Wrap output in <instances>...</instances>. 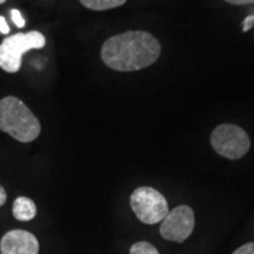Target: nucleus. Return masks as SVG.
Segmentation results:
<instances>
[{
	"instance_id": "4468645a",
	"label": "nucleus",
	"mask_w": 254,
	"mask_h": 254,
	"mask_svg": "<svg viewBox=\"0 0 254 254\" xmlns=\"http://www.w3.org/2000/svg\"><path fill=\"white\" fill-rule=\"evenodd\" d=\"M9 31H11V28H9L6 19L2 15H0V33L8 34Z\"/></svg>"
},
{
	"instance_id": "7ed1b4c3",
	"label": "nucleus",
	"mask_w": 254,
	"mask_h": 254,
	"mask_svg": "<svg viewBox=\"0 0 254 254\" xmlns=\"http://www.w3.org/2000/svg\"><path fill=\"white\" fill-rule=\"evenodd\" d=\"M46 45V38L38 31L15 33L6 37L0 44V68L17 73L21 68V58L30 50H40Z\"/></svg>"
},
{
	"instance_id": "f8f14e48",
	"label": "nucleus",
	"mask_w": 254,
	"mask_h": 254,
	"mask_svg": "<svg viewBox=\"0 0 254 254\" xmlns=\"http://www.w3.org/2000/svg\"><path fill=\"white\" fill-rule=\"evenodd\" d=\"M233 254H254V243L245 244L240 249H238Z\"/></svg>"
},
{
	"instance_id": "9b49d317",
	"label": "nucleus",
	"mask_w": 254,
	"mask_h": 254,
	"mask_svg": "<svg viewBox=\"0 0 254 254\" xmlns=\"http://www.w3.org/2000/svg\"><path fill=\"white\" fill-rule=\"evenodd\" d=\"M11 18H12V21H13L15 26L19 27V28L25 27V24H26V21H25V19H24L23 15H21L19 9H17V8L11 9Z\"/></svg>"
},
{
	"instance_id": "ddd939ff",
	"label": "nucleus",
	"mask_w": 254,
	"mask_h": 254,
	"mask_svg": "<svg viewBox=\"0 0 254 254\" xmlns=\"http://www.w3.org/2000/svg\"><path fill=\"white\" fill-rule=\"evenodd\" d=\"M254 25V15H249L243 21V32L250 31Z\"/></svg>"
},
{
	"instance_id": "2eb2a0df",
	"label": "nucleus",
	"mask_w": 254,
	"mask_h": 254,
	"mask_svg": "<svg viewBox=\"0 0 254 254\" xmlns=\"http://www.w3.org/2000/svg\"><path fill=\"white\" fill-rule=\"evenodd\" d=\"M228 4L232 5H250L254 4V0H225Z\"/></svg>"
},
{
	"instance_id": "0eeeda50",
	"label": "nucleus",
	"mask_w": 254,
	"mask_h": 254,
	"mask_svg": "<svg viewBox=\"0 0 254 254\" xmlns=\"http://www.w3.org/2000/svg\"><path fill=\"white\" fill-rule=\"evenodd\" d=\"M39 241L34 234L24 230H12L0 240L1 254H38Z\"/></svg>"
},
{
	"instance_id": "dca6fc26",
	"label": "nucleus",
	"mask_w": 254,
	"mask_h": 254,
	"mask_svg": "<svg viewBox=\"0 0 254 254\" xmlns=\"http://www.w3.org/2000/svg\"><path fill=\"white\" fill-rule=\"evenodd\" d=\"M6 200H7V194H6V190L4 187L0 185V207L5 205Z\"/></svg>"
},
{
	"instance_id": "9d476101",
	"label": "nucleus",
	"mask_w": 254,
	"mask_h": 254,
	"mask_svg": "<svg viewBox=\"0 0 254 254\" xmlns=\"http://www.w3.org/2000/svg\"><path fill=\"white\" fill-rule=\"evenodd\" d=\"M129 254H160L158 252V250L152 245L150 243H146V241H140V243H136L131 247L129 250Z\"/></svg>"
},
{
	"instance_id": "f03ea898",
	"label": "nucleus",
	"mask_w": 254,
	"mask_h": 254,
	"mask_svg": "<svg viewBox=\"0 0 254 254\" xmlns=\"http://www.w3.org/2000/svg\"><path fill=\"white\" fill-rule=\"evenodd\" d=\"M0 131L19 142L28 144L40 135L41 125L23 100L8 95L0 99Z\"/></svg>"
},
{
	"instance_id": "423d86ee",
	"label": "nucleus",
	"mask_w": 254,
	"mask_h": 254,
	"mask_svg": "<svg viewBox=\"0 0 254 254\" xmlns=\"http://www.w3.org/2000/svg\"><path fill=\"white\" fill-rule=\"evenodd\" d=\"M194 222L195 219L192 208L186 205H180L168 212L161 221L160 234L166 240L183 243L192 234Z\"/></svg>"
},
{
	"instance_id": "1a4fd4ad",
	"label": "nucleus",
	"mask_w": 254,
	"mask_h": 254,
	"mask_svg": "<svg viewBox=\"0 0 254 254\" xmlns=\"http://www.w3.org/2000/svg\"><path fill=\"white\" fill-rule=\"evenodd\" d=\"M85 7L92 11H106L119 7L125 4L127 0H79Z\"/></svg>"
},
{
	"instance_id": "20e7f679",
	"label": "nucleus",
	"mask_w": 254,
	"mask_h": 254,
	"mask_svg": "<svg viewBox=\"0 0 254 254\" xmlns=\"http://www.w3.org/2000/svg\"><path fill=\"white\" fill-rule=\"evenodd\" d=\"M131 207L141 222L154 225L168 214V204L159 190L150 186L138 187L131 195Z\"/></svg>"
},
{
	"instance_id": "6e6552de",
	"label": "nucleus",
	"mask_w": 254,
	"mask_h": 254,
	"mask_svg": "<svg viewBox=\"0 0 254 254\" xmlns=\"http://www.w3.org/2000/svg\"><path fill=\"white\" fill-rule=\"evenodd\" d=\"M12 213L19 221H30L36 218L37 206L33 200L27 198V196H19L14 200Z\"/></svg>"
},
{
	"instance_id": "f3484780",
	"label": "nucleus",
	"mask_w": 254,
	"mask_h": 254,
	"mask_svg": "<svg viewBox=\"0 0 254 254\" xmlns=\"http://www.w3.org/2000/svg\"><path fill=\"white\" fill-rule=\"evenodd\" d=\"M7 1V0H0V5H2V4H5V2Z\"/></svg>"
},
{
	"instance_id": "39448f33",
	"label": "nucleus",
	"mask_w": 254,
	"mask_h": 254,
	"mask_svg": "<svg viewBox=\"0 0 254 254\" xmlns=\"http://www.w3.org/2000/svg\"><path fill=\"white\" fill-rule=\"evenodd\" d=\"M211 145L221 157L237 160L249 152L251 140L241 127L232 124H224L213 129L211 134Z\"/></svg>"
},
{
	"instance_id": "f257e3e1",
	"label": "nucleus",
	"mask_w": 254,
	"mask_h": 254,
	"mask_svg": "<svg viewBox=\"0 0 254 254\" xmlns=\"http://www.w3.org/2000/svg\"><path fill=\"white\" fill-rule=\"evenodd\" d=\"M161 46L153 34L144 31H128L116 34L103 44L100 56L107 67L118 72L146 68L160 57Z\"/></svg>"
}]
</instances>
